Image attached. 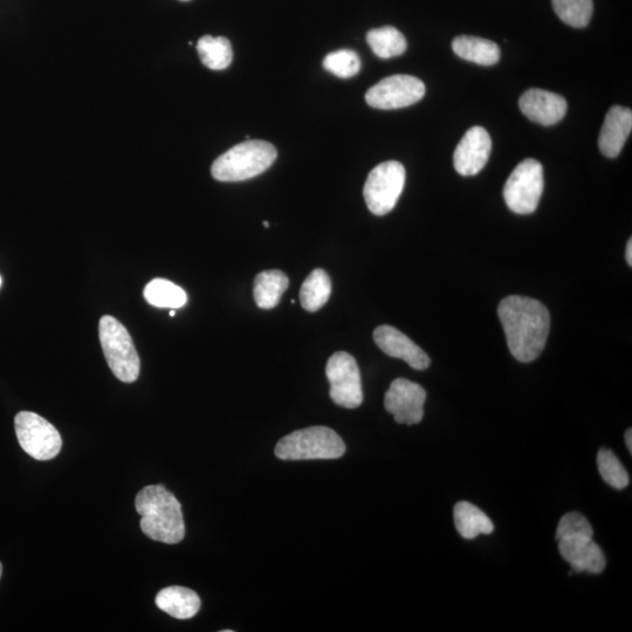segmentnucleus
Returning a JSON list of instances; mask_svg holds the SVG:
<instances>
[{"mask_svg": "<svg viewBox=\"0 0 632 632\" xmlns=\"http://www.w3.org/2000/svg\"><path fill=\"white\" fill-rule=\"evenodd\" d=\"M632 130V112L629 108L614 106L609 109L599 137L604 156L615 158L621 154Z\"/></svg>", "mask_w": 632, "mask_h": 632, "instance_id": "obj_16", "label": "nucleus"}, {"mask_svg": "<svg viewBox=\"0 0 632 632\" xmlns=\"http://www.w3.org/2000/svg\"><path fill=\"white\" fill-rule=\"evenodd\" d=\"M156 606L177 620H189L201 609V599L194 590L184 587H168L156 596Z\"/></svg>", "mask_w": 632, "mask_h": 632, "instance_id": "obj_17", "label": "nucleus"}, {"mask_svg": "<svg viewBox=\"0 0 632 632\" xmlns=\"http://www.w3.org/2000/svg\"><path fill=\"white\" fill-rule=\"evenodd\" d=\"M544 192L542 164L527 158L522 161L505 183L504 198L508 209L518 215H531L538 209Z\"/></svg>", "mask_w": 632, "mask_h": 632, "instance_id": "obj_6", "label": "nucleus"}, {"mask_svg": "<svg viewBox=\"0 0 632 632\" xmlns=\"http://www.w3.org/2000/svg\"><path fill=\"white\" fill-rule=\"evenodd\" d=\"M491 150L492 140L487 130L479 126L467 130L453 155L457 173L462 176L479 174L489 162Z\"/></svg>", "mask_w": 632, "mask_h": 632, "instance_id": "obj_12", "label": "nucleus"}, {"mask_svg": "<svg viewBox=\"0 0 632 632\" xmlns=\"http://www.w3.org/2000/svg\"><path fill=\"white\" fill-rule=\"evenodd\" d=\"M274 452L281 460L338 459L345 455L346 445L334 430L312 427L280 439Z\"/></svg>", "mask_w": 632, "mask_h": 632, "instance_id": "obj_5", "label": "nucleus"}, {"mask_svg": "<svg viewBox=\"0 0 632 632\" xmlns=\"http://www.w3.org/2000/svg\"><path fill=\"white\" fill-rule=\"evenodd\" d=\"M2 574H3V566H2V563H0V577H2Z\"/></svg>", "mask_w": 632, "mask_h": 632, "instance_id": "obj_31", "label": "nucleus"}, {"mask_svg": "<svg viewBox=\"0 0 632 632\" xmlns=\"http://www.w3.org/2000/svg\"><path fill=\"white\" fill-rule=\"evenodd\" d=\"M181 2H189V0H181Z\"/></svg>", "mask_w": 632, "mask_h": 632, "instance_id": "obj_35", "label": "nucleus"}, {"mask_svg": "<svg viewBox=\"0 0 632 632\" xmlns=\"http://www.w3.org/2000/svg\"><path fill=\"white\" fill-rule=\"evenodd\" d=\"M176 312L174 311V309H171L170 311V316H175Z\"/></svg>", "mask_w": 632, "mask_h": 632, "instance_id": "obj_32", "label": "nucleus"}, {"mask_svg": "<svg viewBox=\"0 0 632 632\" xmlns=\"http://www.w3.org/2000/svg\"><path fill=\"white\" fill-rule=\"evenodd\" d=\"M597 467L604 482L614 489L623 490L629 485V474L613 451L600 450L597 455Z\"/></svg>", "mask_w": 632, "mask_h": 632, "instance_id": "obj_26", "label": "nucleus"}, {"mask_svg": "<svg viewBox=\"0 0 632 632\" xmlns=\"http://www.w3.org/2000/svg\"><path fill=\"white\" fill-rule=\"evenodd\" d=\"M453 518L457 531L464 539L472 540L480 534H491L494 531L492 520L467 501H460L453 510Z\"/></svg>", "mask_w": 632, "mask_h": 632, "instance_id": "obj_20", "label": "nucleus"}, {"mask_svg": "<svg viewBox=\"0 0 632 632\" xmlns=\"http://www.w3.org/2000/svg\"><path fill=\"white\" fill-rule=\"evenodd\" d=\"M99 334L103 354L116 379L133 383L139 379L141 361L127 328L111 315L102 316Z\"/></svg>", "mask_w": 632, "mask_h": 632, "instance_id": "obj_4", "label": "nucleus"}, {"mask_svg": "<svg viewBox=\"0 0 632 632\" xmlns=\"http://www.w3.org/2000/svg\"><path fill=\"white\" fill-rule=\"evenodd\" d=\"M332 294V281L326 271L314 270L304 281L300 291V302L307 312H316L324 307Z\"/></svg>", "mask_w": 632, "mask_h": 632, "instance_id": "obj_21", "label": "nucleus"}, {"mask_svg": "<svg viewBox=\"0 0 632 632\" xmlns=\"http://www.w3.org/2000/svg\"><path fill=\"white\" fill-rule=\"evenodd\" d=\"M625 257H627L628 264L632 266V240L629 239L627 245V251H625Z\"/></svg>", "mask_w": 632, "mask_h": 632, "instance_id": "obj_30", "label": "nucleus"}, {"mask_svg": "<svg viewBox=\"0 0 632 632\" xmlns=\"http://www.w3.org/2000/svg\"><path fill=\"white\" fill-rule=\"evenodd\" d=\"M326 71L335 77L349 79L355 77L361 70L359 54L350 50H341L329 53L324 60Z\"/></svg>", "mask_w": 632, "mask_h": 632, "instance_id": "obj_27", "label": "nucleus"}, {"mask_svg": "<svg viewBox=\"0 0 632 632\" xmlns=\"http://www.w3.org/2000/svg\"><path fill=\"white\" fill-rule=\"evenodd\" d=\"M425 95V85L411 75H393L383 79L366 94V101L370 107L376 109H400L415 105Z\"/></svg>", "mask_w": 632, "mask_h": 632, "instance_id": "obj_10", "label": "nucleus"}, {"mask_svg": "<svg viewBox=\"0 0 632 632\" xmlns=\"http://www.w3.org/2000/svg\"><path fill=\"white\" fill-rule=\"evenodd\" d=\"M367 43L375 56L381 59L402 56L407 51L408 46L403 34L393 26H384L381 29L369 31Z\"/></svg>", "mask_w": 632, "mask_h": 632, "instance_id": "obj_23", "label": "nucleus"}, {"mask_svg": "<svg viewBox=\"0 0 632 632\" xmlns=\"http://www.w3.org/2000/svg\"><path fill=\"white\" fill-rule=\"evenodd\" d=\"M135 508L141 515V530L151 540L176 545L185 537L180 501L163 485H150L137 493Z\"/></svg>", "mask_w": 632, "mask_h": 632, "instance_id": "obj_2", "label": "nucleus"}, {"mask_svg": "<svg viewBox=\"0 0 632 632\" xmlns=\"http://www.w3.org/2000/svg\"><path fill=\"white\" fill-rule=\"evenodd\" d=\"M559 552L574 572L601 574L607 566L602 549L593 538H570L559 540Z\"/></svg>", "mask_w": 632, "mask_h": 632, "instance_id": "obj_15", "label": "nucleus"}, {"mask_svg": "<svg viewBox=\"0 0 632 632\" xmlns=\"http://www.w3.org/2000/svg\"><path fill=\"white\" fill-rule=\"evenodd\" d=\"M498 315L513 357L524 363L537 360L551 329L547 307L538 300L511 295L501 300Z\"/></svg>", "mask_w": 632, "mask_h": 632, "instance_id": "obj_1", "label": "nucleus"}, {"mask_svg": "<svg viewBox=\"0 0 632 632\" xmlns=\"http://www.w3.org/2000/svg\"><path fill=\"white\" fill-rule=\"evenodd\" d=\"M519 107L522 114L541 126H554L565 118L567 101L561 95L532 88L521 95Z\"/></svg>", "mask_w": 632, "mask_h": 632, "instance_id": "obj_13", "label": "nucleus"}, {"mask_svg": "<svg viewBox=\"0 0 632 632\" xmlns=\"http://www.w3.org/2000/svg\"><path fill=\"white\" fill-rule=\"evenodd\" d=\"M594 531L589 521L581 513L563 515L556 530V541L570 538H593Z\"/></svg>", "mask_w": 632, "mask_h": 632, "instance_id": "obj_28", "label": "nucleus"}, {"mask_svg": "<svg viewBox=\"0 0 632 632\" xmlns=\"http://www.w3.org/2000/svg\"><path fill=\"white\" fill-rule=\"evenodd\" d=\"M264 226H265V228H269V226H270L269 222H264Z\"/></svg>", "mask_w": 632, "mask_h": 632, "instance_id": "obj_33", "label": "nucleus"}, {"mask_svg": "<svg viewBox=\"0 0 632 632\" xmlns=\"http://www.w3.org/2000/svg\"><path fill=\"white\" fill-rule=\"evenodd\" d=\"M290 279L279 270L264 271L254 279V301L261 309L277 307L286 292Z\"/></svg>", "mask_w": 632, "mask_h": 632, "instance_id": "obj_19", "label": "nucleus"}, {"mask_svg": "<svg viewBox=\"0 0 632 632\" xmlns=\"http://www.w3.org/2000/svg\"><path fill=\"white\" fill-rule=\"evenodd\" d=\"M427 391L419 384L397 379L384 396V407L394 415L398 424L414 425L422 422Z\"/></svg>", "mask_w": 632, "mask_h": 632, "instance_id": "obj_11", "label": "nucleus"}, {"mask_svg": "<svg viewBox=\"0 0 632 632\" xmlns=\"http://www.w3.org/2000/svg\"><path fill=\"white\" fill-rule=\"evenodd\" d=\"M278 151L265 141L237 144L212 164L211 174L219 182H242L259 176L276 162Z\"/></svg>", "mask_w": 632, "mask_h": 632, "instance_id": "obj_3", "label": "nucleus"}, {"mask_svg": "<svg viewBox=\"0 0 632 632\" xmlns=\"http://www.w3.org/2000/svg\"><path fill=\"white\" fill-rule=\"evenodd\" d=\"M326 375L335 404L346 409L360 407L363 402L361 374L352 355L346 352L333 354L328 360Z\"/></svg>", "mask_w": 632, "mask_h": 632, "instance_id": "obj_9", "label": "nucleus"}, {"mask_svg": "<svg viewBox=\"0 0 632 632\" xmlns=\"http://www.w3.org/2000/svg\"><path fill=\"white\" fill-rule=\"evenodd\" d=\"M552 4L562 22L576 29L586 27L592 19L593 0H552Z\"/></svg>", "mask_w": 632, "mask_h": 632, "instance_id": "obj_25", "label": "nucleus"}, {"mask_svg": "<svg viewBox=\"0 0 632 632\" xmlns=\"http://www.w3.org/2000/svg\"><path fill=\"white\" fill-rule=\"evenodd\" d=\"M374 340L383 353L407 362L411 368L425 370L430 366L427 353L395 327L388 325L377 327Z\"/></svg>", "mask_w": 632, "mask_h": 632, "instance_id": "obj_14", "label": "nucleus"}, {"mask_svg": "<svg viewBox=\"0 0 632 632\" xmlns=\"http://www.w3.org/2000/svg\"><path fill=\"white\" fill-rule=\"evenodd\" d=\"M144 298L157 308H181L188 301L183 288L166 279H154L144 288Z\"/></svg>", "mask_w": 632, "mask_h": 632, "instance_id": "obj_24", "label": "nucleus"}, {"mask_svg": "<svg viewBox=\"0 0 632 632\" xmlns=\"http://www.w3.org/2000/svg\"><path fill=\"white\" fill-rule=\"evenodd\" d=\"M625 445H627V448L629 450L630 453H632V430L629 429L627 432H625Z\"/></svg>", "mask_w": 632, "mask_h": 632, "instance_id": "obj_29", "label": "nucleus"}, {"mask_svg": "<svg viewBox=\"0 0 632 632\" xmlns=\"http://www.w3.org/2000/svg\"><path fill=\"white\" fill-rule=\"evenodd\" d=\"M405 184V169L400 162L388 161L370 171L363 196L368 209L376 216L393 211Z\"/></svg>", "mask_w": 632, "mask_h": 632, "instance_id": "obj_7", "label": "nucleus"}, {"mask_svg": "<svg viewBox=\"0 0 632 632\" xmlns=\"http://www.w3.org/2000/svg\"><path fill=\"white\" fill-rule=\"evenodd\" d=\"M452 50L459 58L482 66H493L500 60L499 46L479 37H457L452 41Z\"/></svg>", "mask_w": 632, "mask_h": 632, "instance_id": "obj_18", "label": "nucleus"}, {"mask_svg": "<svg viewBox=\"0 0 632 632\" xmlns=\"http://www.w3.org/2000/svg\"><path fill=\"white\" fill-rule=\"evenodd\" d=\"M198 56L212 71H223L233 59L231 43L224 37L204 36L197 43Z\"/></svg>", "mask_w": 632, "mask_h": 632, "instance_id": "obj_22", "label": "nucleus"}, {"mask_svg": "<svg viewBox=\"0 0 632 632\" xmlns=\"http://www.w3.org/2000/svg\"><path fill=\"white\" fill-rule=\"evenodd\" d=\"M0 286H2V278H0Z\"/></svg>", "mask_w": 632, "mask_h": 632, "instance_id": "obj_34", "label": "nucleus"}, {"mask_svg": "<svg viewBox=\"0 0 632 632\" xmlns=\"http://www.w3.org/2000/svg\"><path fill=\"white\" fill-rule=\"evenodd\" d=\"M18 442L36 460L56 458L63 448L59 431L45 418L31 411H22L15 418Z\"/></svg>", "mask_w": 632, "mask_h": 632, "instance_id": "obj_8", "label": "nucleus"}]
</instances>
